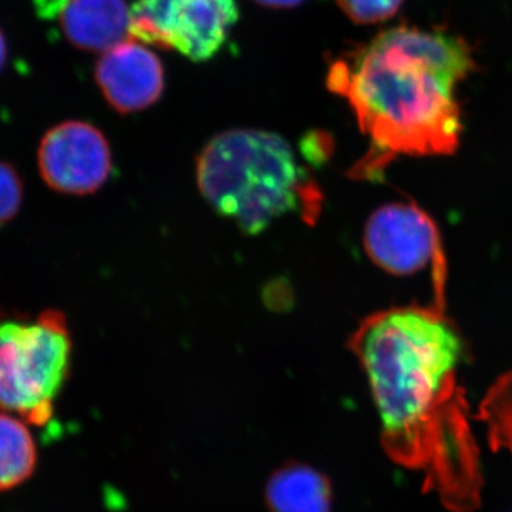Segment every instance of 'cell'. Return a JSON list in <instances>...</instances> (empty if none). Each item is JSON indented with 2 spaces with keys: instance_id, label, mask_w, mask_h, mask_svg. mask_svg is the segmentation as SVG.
I'll use <instances>...</instances> for the list:
<instances>
[{
  "instance_id": "4",
  "label": "cell",
  "mask_w": 512,
  "mask_h": 512,
  "mask_svg": "<svg viewBox=\"0 0 512 512\" xmlns=\"http://www.w3.org/2000/svg\"><path fill=\"white\" fill-rule=\"evenodd\" d=\"M72 338L59 311L36 318L0 315V407L28 423L52 419L69 379Z\"/></svg>"
},
{
  "instance_id": "1",
  "label": "cell",
  "mask_w": 512,
  "mask_h": 512,
  "mask_svg": "<svg viewBox=\"0 0 512 512\" xmlns=\"http://www.w3.org/2000/svg\"><path fill=\"white\" fill-rule=\"evenodd\" d=\"M349 348L365 370L387 457L421 474L423 490L448 511H476L484 478L453 323L433 306L387 309L360 323Z\"/></svg>"
},
{
  "instance_id": "6",
  "label": "cell",
  "mask_w": 512,
  "mask_h": 512,
  "mask_svg": "<svg viewBox=\"0 0 512 512\" xmlns=\"http://www.w3.org/2000/svg\"><path fill=\"white\" fill-rule=\"evenodd\" d=\"M37 165L52 190L89 195L109 180L113 161L109 141L99 128L84 121H64L40 141Z\"/></svg>"
},
{
  "instance_id": "17",
  "label": "cell",
  "mask_w": 512,
  "mask_h": 512,
  "mask_svg": "<svg viewBox=\"0 0 512 512\" xmlns=\"http://www.w3.org/2000/svg\"><path fill=\"white\" fill-rule=\"evenodd\" d=\"M9 59V43L5 32L0 28V73L5 69Z\"/></svg>"
},
{
  "instance_id": "13",
  "label": "cell",
  "mask_w": 512,
  "mask_h": 512,
  "mask_svg": "<svg viewBox=\"0 0 512 512\" xmlns=\"http://www.w3.org/2000/svg\"><path fill=\"white\" fill-rule=\"evenodd\" d=\"M22 201V177L12 164L0 161V227L18 215Z\"/></svg>"
},
{
  "instance_id": "15",
  "label": "cell",
  "mask_w": 512,
  "mask_h": 512,
  "mask_svg": "<svg viewBox=\"0 0 512 512\" xmlns=\"http://www.w3.org/2000/svg\"><path fill=\"white\" fill-rule=\"evenodd\" d=\"M69 0H33L37 15L43 19H55L62 13Z\"/></svg>"
},
{
  "instance_id": "14",
  "label": "cell",
  "mask_w": 512,
  "mask_h": 512,
  "mask_svg": "<svg viewBox=\"0 0 512 512\" xmlns=\"http://www.w3.org/2000/svg\"><path fill=\"white\" fill-rule=\"evenodd\" d=\"M340 8L353 22L372 25L390 19L403 0H338Z\"/></svg>"
},
{
  "instance_id": "16",
  "label": "cell",
  "mask_w": 512,
  "mask_h": 512,
  "mask_svg": "<svg viewBox=\"0 0 512 512\" xmlns=\"http://www.w3.org/2000/svg\"><path fill=\"white\" fill-rule=\"evenodd\" d=\"M259 5L266 6V8L285 9L293 8L299 5L303 0H256Z\"/></svg>"
},
{
  "instance_id": "7",
  "label": "cell",
  "mask_w": 512,
  "mask_h": 512,
  "mask_svg": "<svg viewBox=\"0 0 512 512\" xmlns=\"http://www.w3.org/2000/svg\"><path fill=\"white\" fill-rule=\"evenodd\" d=\"M365 249L373 262L394 275H412L444 261L439 229L414 204L384 205L367 221Z\"/></svg>"
},
{
  "instance_id": "3",
  "label": "cell",
  "mask_w": 512,
  "mask_h": 512,
  "mask_svg": "<svg viewBox=\"0 0 512 512\" xmlns=\"http://www.w3.org/2000/svg\"><path fill=\"white\" fill-rule=\"evenodd\" d=\"M197 183L218 214L251 235L289 212L318 211L319 191L288 141L269 131L239 128L211 138L198 156Z\"/></svg>"
},
{
  "instance_id": "2",
  "label": "cell",
  "mask_w": 512,
  "mask_h": 512,
  "mask_svg": "<svg viewBox=\"0 0 512 512\" xmlns=\"http://www.w3.org/2000/svg\"><path fill=\"white\" fill-rule=\"evenodd\" d=\"M473 69L460 37L406 26L330 64V92L348 100L370 141L353 177L373 180L399 156L454 153L461 136L454 92Z\"/></svg>"
},
{
  "instance_id": "5",
  "label": "cell",
  "mask_w": 512,
  "mask_h": 512,
  "mask_svg": "<svg viewBox=\"0 0 512 512\" xmlns=\"http://www.w3.org/2000/svg\"><path fill=\"white\" fill-rule=\"evenodd\" d=\"M237 20L234 0H138L130 36L202 62L224 46Z\"/></svg>"
},
{
  "instance_id": "11",
  "label": "cell",
  "mask_w": 512,
  "mask_h": 512,
  "mask_svg": "<svg viewBox=\"0 0 512 512\" xmlns=\"http://www.w3.org/2000/svg\"><path fill=\"white\" fill-rule=\"evenodd\" d=\"M35 440L22 420L0 413V491L25 483L36 468Z\"/></svg>"
},
{
  "instance_id": "10",
  "label": "cell",
  "mask_w": 512,
  "mask_h": 512,
  "mask_svg": "<svg viewBox=\"0 0 512 512\" xmlns=\"http://www.w3.org/2000/svg\"><path fill=\"white\" fill-rule=\"evenodd\" d=\"M265 501L271 512H332V485L316 468L288 464L269 477Z\"/></svg>"
},
{
  "instance_id": "12",
  "label": "cell",
  "mask_w": 512,
  "mask_h": 512,
  "mask_svg": "<svg viewBox=\"0 0 512 512\" xmlns=\"http://www.w3.org/2000/svg\"><path fill=\"white\" fill-rule=\"evenodd\" d=\"M477 419L487 427L491 447L508 451L512 458V370L498 377L488 389Z\"/></svg>"
},
{
  "instance_id": "8",
  "label": "cell",
  "mask_w": 512,
  "mask_h": 512,
  "mask_svg": "<svg viewBox=\"0 0 512 512\" xmlns=\"http://www.w3.org/2000/svg\"><path fill=\"white\" fill-rule=\"evenodd\" d=\"M94 77L104 99L121 114L148 109L164 90L163 64L134 39L104 53L96 64Z\"/></svg>"
},
{
  "instance_id": "9",
  "label": "cell",
  "mask_w": 512,
  "mask_h": 512,
  "mask_svg": "<svg viewBox=\"0 0 512 512\" xmlns=\"http://www.w3.org/2000/svg\"><path fill=\"white\" fill-rule=\"evenodd\" d=\"M66 39L86 52H109L130 36L126 0H69L59 15Z\"/></svg>"
}]
</instances>
